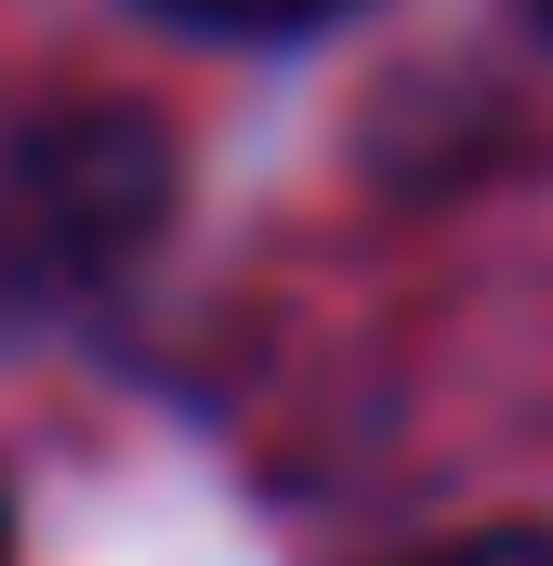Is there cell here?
Here are the masks:
<instances>
[{
    "mask_svg": "<svg viewBox=\"0 0 553 566\" xmlns=\"http://www.w3.org/2000/svg\"><path fill=\"white\" fill-rule=\"evenodd\" d=\"M171 224V133L145 106H40L0 133V316H53Z\"/></svg>",
    "mask_w": 553,
    "mask_h": 566,
    "instance_id": "cell-1",
    "label": "cell"
},
{
    "mask_svg": "<svg viewBox=\"0 0 553 566\" xmlns=\"http://www.w3.org/2000/svg\"><path fill=\"white\" fill-rule=\"evenodd\" d=\"M421 566H553L541 527H474V541H448V554H421Z\"/></svg>",
    "mask_w": 553,
    "mask_h": 566,
    "instance_id": "cell-2",
    "label": "cell"
},
{
    "mask_svg": "<svg viewBox=\"0 0 553 566\" xmlns=\"http://www.w3.org/2000/svg\"><path fill=\"white\" fill-rule=\"evenodd\" d=\"M171 13H198V27H316L330 0H171Z\"/></svg>",
    "mask_w": 553,
    "mask_h": 566,
    "instance_id": "cell-3",
    "label": "cell"
},
{
    "mask_svg": "<svg viewBox=\"0 0 553 566\" xmlns=\"http://www.w3.org/2000/svg\"><path fill=\"white\" fill-rule=\"evenodd\" d=\"M0 566H13V527H0Z\"/></svg>",
    "mask_w": 553,
    "mask_h": 566,
    "instance_id": "cell-4",
    "label": "cell"
},
{
    "mask_svg": "<svg viewBox=\"0 0 553 566\" xmlns=\"http://www.w3.org/2000/svg\"><path fill=\"white\" fill-rule=\"evenodd\" d=\"M541 13H553V0H541Z\"/></svg>",
    "mask_w": 553,
    "mask_h": 566,
    "instance_id": "cell-5",
    "label": "cell"
}]
</instances>
